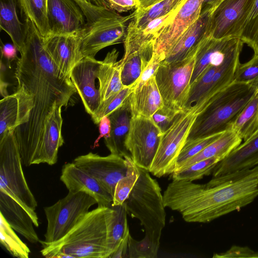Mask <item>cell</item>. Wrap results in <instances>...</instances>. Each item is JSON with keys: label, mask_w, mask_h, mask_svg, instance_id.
I'll return each mask as SVG.
<instances>
[{"label": "cell", "mask_w": 258, "mask_h": 258, "mask_svg": "<svg viewBox=\"0 0 258 258\" xmlns=\"http://www.w3.org/2000/svg\"><path fill=\"white\" fill-rule=\"evenodd\" d=\"M0 242L14 257L28 258L31 251L0 214Z\"/></svg>", "instance_id": "35"}, {"label": "cell", "mask_w": 258, "mask_h": 258, "mask_svg": "<svg viewBox=\"0 0 258 258\" xmlns=\"http://www.w3.org/2000/svg\"><path fill=\"white\" fill-rule=\"evenodd\" d=\"M163 61V59L160 57L153 54L149 63L132 88L133 89L137 86L142 85L153 76H155L158 68Z\"/></svg>", "instance_id": "45"}, {"label": "cell", "mask_w": 258, "mask_h": 258, "mask_svg": "<svg viewBox=\"0 0 258 258\" xmlns=\"http://www.w3.org/2000/svg\"><path fill=\"white\" fill-rule=\"evenodd\" d=\"M254 1H222L210 12L207 34L216 39L239 38Z\"/></svg>", "instance_id": "12"}, {"label": "cell", "mask_w": 258, "mask_h": 258, "mask_svg": "<svg viewBox=\"0 0 258 258\" xmlns=\"http://www.w3.org/2000/svg\"><path fill=\"white\" fill-rule=\"evenodd\" d=\"M220 64L209 65L198 79L190 85L188 99L185 109L191 108L200 100L208 90L214 75Z\"/></svg>", "instance_id": "38"}, {"label": "cell", "mask_w": 258, "mask_h": 258, "mask_svg": "<svg viewBox=\"0 0 258 258\" xmlns=\"http://www.w3.org/2000/svg\"><path fill=\"white\" fill-rule=\"evenodd\" d=\"M243 44L241 41L227 54L214 75L207 91L191 107L198 115L211 98L234 81L235 75L240 63V55Z\"/></svg>", "instance_id": "21"}, {"label": "cell", "mask_w": 258, "mask_h": 258, "mask_svg": "<svg viewBox=\"0 0 258 258\" xmlns=\"http://www.w3.org/2000/svg\"><path fill=\"white\" fill-rule=\"evenodd\" d=\"M258 85L233 81L211 98L198 115L187 139L206 137L228 130Z\"/></svg>", "instance_id": "5"}, {"label": "cell", "mask_w": 258, "mask_h": 258, "mask_svg": "<svg viewBox=\"0 0 258 258\" xmlns=\"http://www.w3.org/2000/svg\"><path fill=\"white\" fill-rule=\"evenodd\" d=\"M258 127V89L233 120L229 128L235 132L243 141L248 140Z\"/></svg>", "instance_id": "31"}, {"label": "cell", "mask_w": 258, "mask_h": 258, "mask_svg": "<svg viewBox=\"0 0 258 258\" xmlns=\"http://www.w3.org/2000/svg\"><path fill=\"white\" fill-rule=\"evenodd\" d=\"M98 124L99 125V135L94 143L93 148L99 146L98 142L102 138L109 137L111 132V122L108 116H103Z\"/></svg>", "instance_id": "47"}, {"label": "cell", "mask_w": 258, "mask_h": 258, "mask_svg": "<svg viewBox=\"0 0 258 258\" xmlns=\"http://www.w3.org/2000/svg\"><path fill=\"white\" fill-rule=\"evenodd\" d=\"M242 141V139L235 132L228 129L199 153L185 161L178 169L211 158L217 157L222 160L239 146Z\"/></svg>", "instance_id": "30"}, {"label": "cell", "mask_w": 258, "mask_h": 258, "mask_svg": "<svg viewBox=\"0 0 258 258\" xmlns=\"http://www.w3.org/2000/svg\"><path fill=\"white\" fill-rule=\"evenodd\" d=\"M18 49L14 44L6 43L1 46V54L4 56L9 63L17 58V51Z\"/></svg>", "instance_id": "48"}, {"label": "cell", "mask_w": 258, "mask_h": 258, "mask_svg": "<svg viewBox=\"0 0 258 258\" xmlns=\"http://www.w3.org/2000/svg\"><path fill=\"white\" fill-rule=\"evenodd\" d=\"M33 107L32 96L23 88L0 101V136L26 123Z\"/></svg>", "instance_id": "19"}, {"label": "cell", "mask_w": 258, "mask_h": 258, "mask_svg": "<svg viewBox=\"0 0 258 258\" xmlns=\"http://www.w3.org/2000/svg\"><path fill=\"white\" fill-rule=\"evenodd\" d=\"M258 165V133L243 141L219 161L213 177H220L249 169Z\"/></svg>", "instance_id": "20"}, {"label": "cell", "mask_w": 258, "mask_h": 258, "mask_svg": "<svg viewBox=\"0 0 258 258\" xmlns=\"http://www.w3.org/2000/svg\"><path fill=\"white\" fill-rule=\"evenodd\" d=\"M87 1L90 2V0H86Z\"/></svg>", "instance_id": "54"}, {"label": "cell", "mask_w": 258, "mask_h": 258, "mask_svg": "<svg viewBox=\"0 0 258 258\" xmlns=\"http://www.w3.org/2000/svg\"><path fill=\"white\" fill-rule=\"evenodd\" d=\"M47 17L50 35L79 34L86 21L74 0H48Z\"/></svg>", "instance_id": "16"}, {"label": "cell", "mask_w": 258, "mask_h": 258, "mask_svg": "<svg viewBox=\"0 0 258 258\" xmlns=\"http://www.w3.org/2000/svg\"><path fill=\"white\" fill-rule=\"evenodd\" d=\"M163 0H138L139 5L138 9H146Z\"/></svg>", "instance_id": "49"}, {"label": "cell", "mask_w": 258, "mask_h": 258, "mask_svg": "<svg viewBox=\"0 0 258 258\" xmlns=\"http://www.w3.org/2000/svg\"><path fill=\"white\" fill-rule=\"evenodd\" d=\"M210 16V11L201 13L200 18L177 40L162 62L169 63L184 59L207 32Z\"/></svg>", "instance_id": "26"}, {"label": "cell", "mask_w": 258, "mask_h": 258, "mask_svg": "<svg viewBox=\"0 0 258 258\" xmlns=\"http://www.w3.org/2000/svg\"><path fill=\"white\" fill-rule=\"evenodd\" d=\"M213 257H258V251L252 250L247 246L233 245L224 252L215 253Z\"/></svg>", "instance_id": "44"}, {"label": "cell", "mask_w": 258, "mask_h": 258, "mask_svg": "<svg viewBox=\"0 0 258 258\" xmlns=\"http://www.w3.org/2000/svg\"><path fill=\"white\" fill-rule=\"evenodd\" d=\"M60 179L69 192L83 191L93 197L98 206L111 207L113 197L93 176L73 162L64 164Z\"/></svg>", "instance_id": "18"}, {"label": "cell", "mask_w": 258, "mask_h": 258, "mask_svg": "<svg viewBox=\"0 0 258 258\" xmlns=\"http://www.w3.org/2000/svg\"><path fill=\"white\" fill-rule=\"evenodd\" d=\"M18 8L20 9L18 0H0L1 30L9 35L20 53L24 46L26 27L25 22L19 19Z\"/></svg>", "instance_id": "27"}, {"label": "cell", "mask_w": 258, "mask_h": 258, "mask_svg": "<svg viewBox=\"0 0 258 258\" xmlns=\"http://www.w3.org/2000/svg\"><path fill=\"white\" fill-rule=\"evenodd\" d=\"M222 133L214 134L206 137L187 139L178 155L175 170L179 169L185 161L197 155L207 146L215 141Z\"/></svg>", "instance_id": "40"}, {"label": "cell", "mask_w": 258, "mask_h": 258, "mask_svg": "<svg viewBox=\"0 0 258 258\" xmlns=\"http://www.w3.org/2000/svg\"><path fill=\"white\" fill-rule=\"evenodd\" d=\"M101 61L95 58L84 57L72 70L70 78L79 95L86 111L94 116L101 105L97 79L98 67Z\"/></svg>", "instance_id": "15"}, {"label": "cell", "mask_w": 258, "mask_h": 258, "mask_svg": "<svg viewBox=\"0 0 258 258\" xmlns=\"http://www.w3.org/2000/svg\"><path fill=\"white\" fill-rule=\"evenodd\" d=\"M214 2L215 0H204L202 7L201 13L210 11Z\"/></svg>", "instance_id": "50"}, {"label": "cell", "mask_w": 258, "mask_h": 258, "mask_svg": "<svg viewBox=\"0 0 258 258\" xmlns=\"http://www.w3.org/2000/svg\"><path fill=\"white\" fill-rule=\"evenodd\" d=\"M220 159L213 157L197 162L184 168L175 170L172 179L191 181L202 178L212 173Z\"/></svg>", "instance_id": "37"}, {"label": "cell", "mask_w": 258, "mask_h": 258, "mask_svg": "<svg viewBox=\"0 0 258 258\" xmlns=\"http://www.w3.org/2000/svg\"><path fill=\"white\" fill-rule=\"evenodd\" d=\"M162 133L151 118L132 117L124 145L139 167L149 171Z\"/></svg>", "instance_id": "11"}, {"label": "cell", "mask_w": 258, "mask_h": 258, "mask_svg": "<svg viewBox=\"0 0 258 258\" xmlns=\"http://www.w3.org/2000/svg\"><path fill=\"white\" fill-rule=\"evenodd\" d=\"M132 87H124L118 93L103 102L94 116L91 117L95 124H98L100 119L121 106L133 92Z\"/></svg>", "instance_id": "41"}, {"label": "cell", "mask_w": 258, "mask_h": 258, "mask_svg": "<svg viewBox=\"0 0 258 258\" xmlns=\"http://www.w3.org/2000/svg\"><path fill=\"white\" fill-rule=\"evenodd\" d=\"M62 122L61 108H59L55 111L44 128L40 163L53 165L57 162L58 149L64 143L61 133Z\"/></svg>", "instance_id": "28"}, {"label": "cell", "mask_w": 258, "mask_h": 258, "mask_svg": "<svg viewBox=\"0 0 258 258\" xmlns=\"http://www.w3.org/2000/svg\"><path fill=\"white\" fill-rule=\"evenodd\" d=\"M234 81L258 85V54H254L246 62L240 63Z\"/></svg>", "instance_id": "42"}, {"label": "cell", "mask_w": 258, "mask_h": 258, "mask_svg": "<svg viewBox=\"0 0 258 258\" xmlns=\"http://www.w3.org/2000/svg\"><path fill=\"white\" fill-rule=\"evenodd\" d=\"M196 45L181 60L162 62L155 75L164 105L178 112L185 110L188 99Z\"/></svg>", "instance_id": "8"}, {"label": "cell", "mask_w": 258, "mask_h": 258, "mask_svg": "<svg viewBox=\"0 0 258 258\" xmlns=\"http://www.w3.org/2000/svg\"><path fill=\"white\" fill-rule=\"evenodd\" d=\"M198 114L194 109L179 113L170 126L162 133L149 172L158 177L172 174Z\"/></svg>", "instance_id": "9"}, {"label": "cell", "mask_w": 258, "mask_h": 258, "mask_svg": "<svg viewBox=\"0 0 258 258\" xmlns=\"http://www.w3.org/2000/svg\"><path fill=\"white\" fill-rule=\"evenodd\" d=\"M21 12L44 37L50 35L47 17L48 0H18Z\"/></svg>", "instance_id": "34"}, {"label": "cell", "mask_w": 258, "mask_h": 258, "mask_svg": "<svg viewBox=\"0 0 258 258\" xmlns=\"http://www.w3.org/2000/svg\"><path fill=\"white\" fill-rule=\"evenodd\" d=\"M239 38L258 54V0H255Z\"/></svg>", "instance_id": "39"}, {"label": "cell", "mask_w": 258, "mask_h": 258, "mask_svg": "<svg viewBox=\"0 0 258 258\" xmlns=\"http://www.w3.org/2000/svg\"><path fill=\"white\" fill-rule=\"evenodd\" d=\"M165 207L189 223H207L252 203L258 197V165L213 177L207 183L175 180L163 192Z\"/></svg>", "instance_id": "2"}, {"label": "cell", "mask_w": 258, "mask_h": 258, "mask_svg": "<svg viewBox=\"0 0 258 258\" xmlns=\"http://www.w3.org/2000/svg\"><path fill=\"white\" fill-rule=\"evenodd\" d=\"M179 113L163 105L154 113L151 118L163 133L170 126Z\"/></svg>", "instance_id": "43"}, {"label": "cell", "mask_w": 258, "mask_h": 258, "mask_svg": "<svg viewBox=\"0 0 258 258\" xmlns=\"http://www.w3.org/2000/svg\"><path fill=\"white\" fill-rule=\"evenodd\" d=\"M111 122L110 136L104 138V143L111 154L122 157L130 156L124 142L132 117L128 97L124 103L108 116Z\"/></svg>", "instance_id": "25"}, {"label": "cell", "mask_w": 258, "mask_h": 258, "mask_svg": "<svg viewBox=\"0 0 258 258\" xmlns=\"http://www.w3.org/2000/svg\"><path fill=\"white\" fill-rule=\"evenodd\" d=\"M73 162L95 178L112 197L117 182L127 171L125 159L111 153L101 156L89 152L78 156Z\"/></svg>", "instance_id": "13"}, {"label": "cell", "mask_w": 258, "mask_h": 258, "mask_svg": "<svg viewBox=\"0 0 258 258\" xmlns=\"http://www.w3.org/2000/svg\"><path fill=\"white\" fill-rule=\"evenodd\" d=\"M86 20L80 32L81 51L84 57L95 58L103 48L123 43L127 23L135 16V11L127 16L86 0H74Z\"/></svg>", "instance_id": "6"}, {"label": "cell", "mask_w": 258, "mask_h": 258, "mask_svg": "<svg viewBox=\"0 0 258 258\" xmlns=\"http://www.w3.org/2000/svg\"><path fill=\"white\" fill-rule=\"evenodd\" d=\"M204 0H186L174 18L159 33L154 41L153 54L164 60L182 34L200 17Z\"/></svg>", "instance_id": "14"}, {"label": "cell", "mask_w": 258, "mask_h": 258, "mask_svg": "<svg viewBox=\"0 0 258 258\" xmlns=\"http://www.w3.org/2000/svg\"><path fill=\"white\" fill-rule=\"evenodd\" d=\"M154 41L146 44L125 59L121 64V80L124 87H132L151 60L153 54Z\"/></svg>", "instance_id": "29"}, {"label": "cell", "mask_w": 258, "mask_h": 258, "mask_svg": "<svg viewBox=\"0 0 258 258\" xmlns=\"http://www.w3.org/2000/svg\"><path fill=\"white\" fill-rule=\"evenodd\" d=\"M80 33L44 37L45 47L56 68L70 78L72 70L83 57Z\"/></svg>", "instance_id": "17"}, {"label": "cell", "mask_w": 258, "mask_h": 258, "mask_svg": "<svg viewBox=\"0 0 258 258\" xmlns=\"http://www.w3.org/2000/svg\"><path fill=\"white\" fill-rule=\"evenodd\" d=\"M111 206L114 209V212L108 227L107 257H109L116 250L126 231L129 230L127 220V214L124 204L119 206Z\"/></svg>", "instance_id": "32"}, {"label": "cell", "mask_w": 258, "mask_h": 258, "mask_svg": "<svg viewBox=\"0 0 258 258\" xmlns=\"http://www.w3.org/2000/svg\"><path fill=\"white\" fill-rule=\"evenodd\" d=\"M128 100L132 117L151 118L164 105L155 76L133 88Z\"/></svg>", "instance_id": "23"}, {"label": "cell", "mask_w": 258, "mask_h": 258, "mask_svg": "<svg viewBox=\"0 0 258 258\" xmlns=\"http://www.w3.org/2000/svg\"><path fill=\"white\" fill-rule=\"evenodd\" d=\"M26 37L15 73L18 86L32 96L28 121L14 130L22 164H40L43 132L55 110L67 106L77 92L70 78L54 65L46 50L44 37L25 19Z\"/></svg>", "instance_id": "1"}, {"label": "cell", "mask_w": 258, "mask_h": 258, "mask_svg": "<svg viewBox=\"0 0 258 258\" xmlns=\"http://www.w3.org/2000/svg\"><path fill=\"white\" fill-rule=\"evenodd\" d=\"M112 206H98L62 238L51 243L40 240L41 254L47 258H107L108 227Z\"/></svg>", "instance_id": "3"}, {"label": "cell", "mask_w": 258, "mask_h": 258, "mask_svg": "<svg viewBox=\"0 0 258 258\" xmlns=\"http://www.w3.org/2000/svg\"><path fill=\"white\" fill-rule=\"evenodd\" d=\"M0 214L10 226L31 243L40 239L34 228L33 220L27 212L14 199L0 190Z\"/></svg>", "instance_id": "22"}, {"label": "cell", "mask_w": 258, "mask_h": 258, "mask_svg": "<svg viewBox=\"0 0 258 258\" xmlns=\"http://www.w3.org/2000/svg\"><path fill=\"white\" fill-rule=\"evenodd\" d=\"M139 168V177L124 204L127 214L138 219L145 229V236L142 240L157 256L165 225L166 207L157 180L151 177L149 171Z\"/></svg>", "instance_id": "4"}, {"label": "cell", "mask_w": 258, "mask_h": 258, "mask_svg": "<svg viewBox=\"0 0 258 258\" xmlns=\"http://www.w3.org/2000/svg\"><path fill=\"white\" fill-rule=\"evenodd\" d=\"M223 0H215L214 3L210 11H212Z\"/></svg>", "instance_id": "52"}, {"label": "cell", "mask_w": 258, "mask_h": 258, "mask_svg": "<svg viewBox=\"0 0 258 258\" xmlns=\"http://www.w3.org/2000/svg\"><path fill=\"white\" fill-rule=\"evenodd\" d=\"M118 54V51L113 49L101 61L98 67L97 79L101 105L124 88L121 80V64L120 60H117Z\"/></svg>", "instance_id": "24"}, {"label": "cell", "mask_w": 258, "mask_h": 258, "mask_svg": "<svg viewBox=\"0 0 258 258\" xmlns=\"http://www.w3.org/2000/svg\"><path fill=\"white\" fill-rule=\"evenodd\" d=\"M186 0H163L146 9H136L135 16L131 20L137 28L145 26L150 21L180 9Z\"/></svg>", "instance_id": "33"}, {"label": "cell", "mask_w": 258, "mask_h": 258, "mask_svg": "<svg viewBox=\"0 0 258 258\" xmlns=\"http://www.w3.org/2000/svg\"><path fill=\"white\" fill-rule=\"evenodd\" d=\"M14 130L0 136V190L18 202L38 227L37 202L26 180Z\"/></svg>", "instance_id": "7"}, {"label": "cell", "mask_w": 258, "mask_h": 258, "mask_svg": "<svg viewBox=\"0 0 258 258\" xmlns=\"http://www.w3.org/2000/svg\"><path fill=\"white\" fill-rule=\"evenodd\" d=\"M96 204V200L86 192H69L53 205L44 207L47 227L42 241L51 243L62 238Z\"/></svg>", "instance_id": "10"}, {"label": "cell", "mask_w": 258, "mask_h": 258, "mask_svg": "<svg viewBox=\"0 0 258 258\" xmlns=\"http://www.w3.org/2000/svg\"><path fill=\"white\" fill-rule=\"evenodd\" d=\"M127 165L126 175L117 183L114 191L111 206L122 205L129 196L140 175L139 167L131 156L123 157Z\"/></svg>", "instance_id": "36"}, {"label": "cell", "mask_w": 258, "mask_h": 258, "mask_svg": "<svg viewBox=\"0 0 258 258\" xmlns=\"http://www.w3.org/2000/svg\"><path fill=\"white\" fill-rule=\"evenodd\" d=\"M257 89H258V87H257Z\"/></svg>", "instance_id": "55"}, {"label": "cell", "mask_w": 258, "mask_h": 258, "mask_svg": "<svg viewBox=\"0 0 258 258\" xmlns=\"http://www.w3.org/2000/svg\"><path fill=\"white\" fill-rule=\"evenodd\" d=\"M257 133H258V127H257V128H256V130H255V131L253 133V135H252L250 137H251L252 136H254V135H256V134H257Z\"/></svg>", "instance_id": "53"}, {"label": "cell", "mask_w": 258, "mask_h": 258, "mask_svg": "<svg viewBox=\"0 0 258 258\" xmlns=\"http://www.w3.org/2000/svg\"><path fill=\"white\" fill-rule=\"evenodd\" d=\"M90 2H92L94 4L97 6L106 8L105 0H90Z\"/></svg>", "instance_id": "51"}, {"label": "cell", "mask_w": 258, "mask_h": 258, "mask_svg": "<svg viewBox=\"0 0 258 258\" xmlns=\"http://www.w3.org/2000/svg\"><path fill=\"white\" fill-rule=\"evenodd\" d=\"M106 8L118 13L137 9L138 0H105Z\"/></svg>", "instance_id": "46"}]
</instances>
